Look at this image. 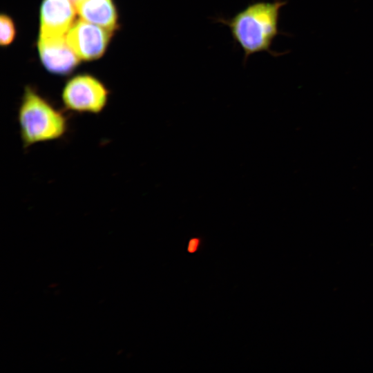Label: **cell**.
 I'll use <instances>...</instances> for the list:
<instances>
[{
	"label": "cell",
	"mask_w": 373,
	"mask_h": 373,
	"mask_svg": "<svg viewBox=\"0 0 373 373\" xmlns=\"http://www.w3.org/2000/svg\"><path fill=\"white\" fill-rule=\"evenodd\" d=\"M286 0L253 1L231 17L213 18L215 23L228 28L233 43L243 52V64L255 54L267 52L277 57L283 53L271 49L279 35H287L279 28L280 12Z\"/></svg>",
	"instance_id": "obj_1"
},
{
	"label": "cell",
	"mask_w": 373,
	"mask_h": 373,
	"mask_svg": "<svg viewBox=\"0 0 373 373\" xmlns=\"http://www.w3.org/2000/svg\"><path fill=\"white\" fill-rule=\"evenodd\" d=\"M17 122L25 149L61 139L69 126L66 113L30 87L26 88L19 106Z\"/></svg>",
	"instance_id": "obj_2"
},
{
	"label": "cell",
	"mask_w": 373,
	"mask_h": 373,
	"mask_svg": "<svg viewBox=\"0 0 373 373\" xmlns=\"http://www.w3.org/2000/svg\"><path fill=\"white\" fill-rule=\"evenodd\" d=\"M108 99V90L106 86L88 75L70 79L61 93L65 108L77 113L99 114L106 106Z\"/></svg>",
	"instance_id": "obj_3"
},
{
	"label": "cell",
	"mask_w": 373,
	"mask_h": 373,
	"mask_svg": "<svg viewBox=\"0 0 373 373\" xmlns=\"http://www.w3.org/2000/svg\"><path fill=\"white\" fill-rule=\"evenodd\" d=\"M110 36L111 30L80 19L74 22L66 38L79 59L90 60L103 55Z\"/></svg>",
	"instance_id": "obj_4"
},
{
	"label": "cell",
	"mask_w": 373,
	"mask_h": 373,
	"mask_svg": "<svg viewBox=\"0 0 373 373\" xmlns=\"http://www.w3.org/2000/svg\"><path fill=\"white\" fill-rule=\"evenodd\" d=\"M38 48L41 59L50 72L66 75L79 63V58L68 45L65 36H39Z\"/></svg>",
	"instance_id": "obj_5"
},
{
	"label": "cell",
	"mask_w": 373,
	"mask_h": 373,
	"mask_svg": "<svg viewBox=\"0 0 373 373\" xmlns=\"http://www.w3.org/2000/svg\"><path fill=\"white\" fill-rule=\"evenodd\" d=\"M75 6L69 0H44L40 12L39 36H65L73 26Z\"/></svg>",
	"instance_id": "obj_6"
},
{
	"label": "cell",
	"mask_w": 373,
	"mask_h": 373,
	"mask_svg": "<svg viewBox=\"0 0 373 373\" xmlns=\"http://www.w3.org/2000/svg\"><path fill=\"white\" fill-rule=\"evenodd\" d=\"M75 8L84 21L109 30L115 28L117 15L111 0H80Z\"/></svg>",
	"instance_id": "obj_7"
},
{
	"label": "cell",
	"mask_w": 373,
	"mask_h": 373,
	"mask_svg": "<svg viewBox=\"0 0 373 373\" xmlns=\"http://www.w3.org/2000/svg\"><path fill=\"white\" fill-rule=\"evenodd\" d=\"M1 44L6 46L11 43L15 35V28L12 19L7 15L1 16Z\"/></svg>",
	"instance_id": "obj_8"
},
{
	"label": "cell",
	"mask_w": 373,
	"mask_h": 373,
	"mask_svg": "<svg viewBox=\"0 0 373 373\" xmlns=\"http://www.w3.org/2000/svg\"><path fill=\"white\" fill-rule=\"evenodd\" d=\"M198 240L195 238L192 239L189 244L188 251L191 253L195 251L198 247Z\"/></svg>",
	"instance_id": "obj_9"
},
{
	"label": "cell",
	"mask_w": 373,
	"mask_h": 373,
	"mask_svg": "<svg viewBox=\"0 0 373 373\" xmlns=\"http://www.w3.org/2000/svg\"><path fill=\"white\" fill-rule=\"evenodd\" d=\"M69 1L75 6V4L77 3L80 0H69Z\"/></svg>",
	"instance_id": "obj_10"
}]
</instances>
